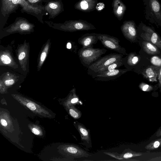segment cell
<instances>
[{
	"label": "cell",
	"mask_w": 161,
	"mask_h": 161,
	"mask_svg": "<svg viewBox=\"0 0 161 161\" xmlns=\"http://www.w3.org/2000/svg\"><path fill=\"white\" fill-rule=\"evenodd\" d=\"M123 55L119 53H111L100 58L87 68V73L91 76L100 69L106 67L115 62L121 60Z\"/></svg>",
	"instance_id": "6"
},
{
	"label": "cell",
	"mask_w": 161,
	"mask_h": 161,
	"mask_svg": "<svg viewBox=\"0 0 161 161\" xmlns=\"http://www.w3.org/2000/svg\"><path fill=\"white\" fill-rule=\"evenodd\" d=\"M121 60L127 69H130V68L134 66L137 63L139 58L135 53H131L125 57L122 58Z\"/></svg>",
	"instance_id": "21"
},
{
	"label": "cell",
	"mask_w": 161,
	"mask_h": 161,
	"mask_svg": "<svg viewBox=\"0 0 161 161\" xmlns=\"http://www.w3.org/2000/svg\"><path fill=\"white\" fill-rule=\"evenodd\" d=\"M30 4L36 6L44 7L42 4V0H26Z\"/></svg>",
	"instance_id": "30"
},
{
	"label": "cell",
	"mask_w": 161,
	"mask_h": 161,
	"mask_svg": "<svg viewBox=\"0 0 161 161\" xmlns=\"http://www.w3.org/2000/svg\"><path fill=\"white\" fill-rule=\"evenodd\" d=\"M161 146V137L152 141L145 148L148 150H155Z\"/></svg>",
	"instance_id": "25"
},
{
	"label": "cell",
	"mask_w": 161,
	"mask_h": 161,
	"mask_svg": "<svg viewBox=\"0 0 161 161\" xmlns=\"http://www.w3.org/2000/svg\"><path fill=\"white\" fill-rule=\"evenodd\" d=\"M69 111L70 115L75 119H79L82 116L80 111L73 106L70 107Z\"/></svg>",
	"instance_id": "26"
},
{
	"label": "cell",
	"mask_w": 161,
	"mask_h": 161,
	"mask_svg": "<svg viewBox=\"0 0 161 161\" xmlns=\"http://www.w3.org/2000/svg\"><path fill=\"white\" fill-rule=\"evenodd\" d=\"M45 22L54 29L64 31L73 32L96 29L91 23L81 19L67 20L63 23H54L48 21H45Z\"/></svg>",
	"instance_id": "2"
},
{
	"label": "cell",
	"mask_w": 161,
	"mask_h": 161,
	"mask_svg": "<svg viewBox=\"0 0 161 161\" xmlns=\"http://www.w3.org/2000/svg\"><path fill=\"white\" fill-rule=\"evenodd\" d=\"M158 79L159 83L161 85V67L160 68L159 72L158 75Z\"/></svg>",
	"instance_id": "36"
},
{
	"label": "cell",
	"mask_w": 161,
	"mask_h": 161,
	"mask_svg": "<svg viewBox=\"0 0 161 161\" xmlns=\"http://www.w3.org/2000/svg\"><path fill=\"white\" fill-rule=\"evenodd\" d=\"M66 47L68 49L76 53L78 47L74 42L69 41L66 44Z\"/></svg>",
	"instance_id": "27"
},
{
	"label": "cell",
	"mask_w": 161,
	"mask_h": 161,
	"mask_svg": "<svg viewBox=\"0 0 161 161\" xmlns=\"http://www.w3.org/2000/svg\"><path fill=\"white\" fill-rule=\"evenodd\" d=\"M29 51V43L25 41L24 43L19 46L17 49V54L19 64L23 70L26 71L28 60Z\"/></svg>",
	"instance_id": "12"
},
{
	"label": "cell",
	"mask_w": 161,
	"mask_h": 161,
	"mask_svg": "<svg viewBox=\"0 0 161 161\" xmlns=\"http://www.w3.org/2000/svg\"><path fill=\"white\" fill-rule=\"evenodd\" d=\"M137 28L142 38L161 49V39L153 28L147 25L141 21Z\"/></svg>",
	"instance_id": "7"
},
{
	"label": "cell",
	"mask_w": 161,
	"mask_h": 161,
	"mask_svg": "<svg viewBox=\"0 0 161 161\" xmlns=\"http://www.w3.org/2000/svg\"><path fill=\"white\" fill-rule=\"evenodd\" d=\"M51 46V41L48 40L43 46L40 52L38 60L37 71L41 69L47 57Z\"/></svg>",
	"instance_id": "19"
},
{
	"label": "cell",
	"mask_w": 161,
	"mask_h": 161,
	"mask_svg": "<svg viewBox=\"0 0 161 161\" xmlns=\"http://www.w3.org/2000/svg\"><path fill=\"white\" fill-rule=\"evenodd\" d=\"M139 87L141 90L144 92H150L153 89L152 86L144 83H140Z\"/></svg>",
	"instance_id": "29"
},
{
	"label": "cell",
	"mask_w": 161,
	"mask_h": 161,
	"mask_svg": "<svg viewBox=\"0 0 161 161\" xmlns=\"http://www.w3.org/2000/svg\"><path fill=\"white\" fill-rule=\"evenodd\" d=\"M0 121L2 125L6 126L7 125V123L5 120L2 119H1Z\"/></svg>",
	"instance_id": "34"
},
{
	"label": "cell",
	"mask_w": 161,
	"mask_h": 161,
	"mask_svg": "<svg viewBox=\"0 0 161 161\" xmlns=\"http://www.w3.org/2000/svg\"><path fill=\"white\" fill-rule=\"evenodd\" d=\"M130 70V69H116L111 71H106L100 72L96 75L93 78L95 80L101 81H108L113 80Z\"/></svg>",
	"instance_id": "11"
},
{
	"label": "cell",
	"mask_w": 161,
	"mask_h": 161,
	"mask_svg": "<svg viewBox=\"0 0 161 161\" xmlns=\"http://www.w3.org/2000/svg\"><path fill=\"white\" fill-rule=\"evenodd\" d=\"M123 65H124V64L121 59L120 61L115 62L106 67H103L100 69L92 77L93 78L96 75L100 72L103 71H112L118 69Z\"/></svg>",
	"instance_id": "24"
},
{
	"label": "cell",
	"mask_w": 161,
	"mask_h": 161,
	"mask_svg": "<svg viewBox=\"0 0 161 161\" xmlns=\"http://www.w3.org/2000/svg\"><path fill=\"white\" fill-rule=\"evenodd\" d=\"M97 0H80L74 5L75 9L85 12H89L96 9Z\"/></svg>",
	"instance_id": "15"
},
{
	"label": "cell",
	"mask_w": 161,
	"mask_h": 161,
	"mask_svg": "<svg viewBox=\"0 0 161 161\" xmlns=\"http://www.w3.org/2000/svg\"><path fill=\"white\" fill-rule=\"evenodd\" d=\"M1 12L4 17L15 12L20 6L22 13L33 15L43 23V16L46 14L44 7L32 5L26 0H1Z\"/></svg>",
	"instance_id": "1"
},
{
	"label": "cell",
	"mask_w": 161,
	"mask_h": 161,
	"mask_svg": "<svg viewBox=\"0 0 161 161\" xmlns=\"http://www.w3.org/2000/svg\"><path fill=\"white\" fill-rule=\"evenodd\" d=\"M120 29L124 36L127 39L132 42L136 40L137 31L134 20H126L123 22Z\"/></svg>",
	"instance_id": "9"
},
{
	"label": "cell",
	"mask_w": 161,
	"mask_h": 161,
	"mask_svg": "<svg viewBox=\"0 0 161 161\" xmlns=\"http://www.w3.org/2000/svg\"><path fill=\"white\" fill-rule=\"evenodd\" d=\"M145 19L161 27V4L158 0H143Z\"/></svg>",
	"instance_id": "3"
},
{
	"label": "cell",
	"mask_w": 161,
	"mask_h": 161,
	"mask_svg": "<svg viewBox=\"0 0 161 161\" xmlns=\"http://www.w3.org/2000/svg\"><path fill=\"white\" fill-rule=\"evenodd\" d=\"M26 106L30 110L32 111H34L36 109L35 105L32 103L28 102L26 104Z\"/></svg>",
	"instance_id": "32"
},
{
	"label": "cell",
	"mask_w": 161,
	"mask_h": 161,
	"mask_svg": "<svg viewBox=\"0 0 161 161\" xmlns=\"http://www.w3.org/2000/svg\"><path fill=\"white\" fill-rule=\"evenodd\" d=\"M32 132L35 134L38 135L40 134V131L35 128H33L32 129Z\"/></svg>",
	"instance_id": "33"
},
{
	"label": "cell",
	"mask_w": 161,
	"mask_h": 161,
	"mask_svg": "<svg viewBox=\"0 0 161 161\" xmlns=\"http://www.w3.org/2000/svg\"><path fill=\"white\" fill-rule=\"evenodd\" d=\"M98 37L99 40L104 47L123 55L125 54V50L120 45V41L118 38L107 34L100 33L98 34Z\"/></svg>",
	"instance_id": "8"
},
{
	"label": "cell",
	"mask_w": 161,
	"mask_h": 161,
	"mask_svg": "<svg viewBox=\"0 0 161 161\" xmlns=\"http://www.w3.org/2000/svg\"><path fill=\"white\" fill-rule=\"evenodd\" d=\"M34 27V24L29 22L27 19L19 17H17L14 23L4 28L3 30L7 34L16 33L25 34L33 32Z\"/></svg>",
	"instance_id": "5"
},
{
	"label": "cell",
	"mask_w": 161,
	"mask_h": 161,
	"mask_svg": "<svg viewBox=\"0 0 161 161\" xmlns=\"http://www.w3.org/2000/svg\"><path fill=\"white\" fill-rule=\"evenodd\" d=\"M6 86H10L14 85L18 80V77L13 74L7 72L1 79Z\"/></svg>",
	"instance_id": "23"
},
{
	"label": "cell",
	"mask_w": 161,
	"mask_h": 161,
	"mask_svg": "<svg viewBox=\"0 0 161 161\" xmlns=\"http://www.w3.org/2000/svg\"><path fill=\"white\" fill-rule=\"evenodd\" d=\"M98 40V33H93L83 35L78 39V42L82 45V48H86L93 47Z\"/></svg>",
	"instance_id": "14"
},
{
	"label": "cell",
	"mask_w": 161,
	"mask_h": 161,
	"mask_svg": "<svg viewBox=\"0 0 161 161\" xmlns=\"http://www.w3.org/2000/svg\"><path fill=\"white\" fill-rule=\"evenodd\" d=\"M104 153L118 160L121 161L128 160V159L140 156L142 155L140 153L134 152L129 149H126L121 153H119L116 152H104Z\"/></svg>",
	"instance_id": "16"
},
{
	"label": "cell",
	"mask_w": 161,
	"mask_h": 161,
	"mask_svg": "<svg viewBox=\"0 0 161 161\" xmlns=\"http://www.w3.org/2000/svg\"><path fill=\"white\" fill-rule=\"evenodd\" d=\"M74 125L79 132L81 137V142L79 144L87 148L92 147L90 130L83 124L78 121L74 123Z\"/></svg>",
	"instance_id": "13"
},
{
	"label": "cell",
	"mask_w": 161,
	"mask_h": 161,
	"mask_svg": "<svg viewBox=\"0 0 161 161\" xmlns=\"http://www.w3.org/2000/svg\"><path fill=\"white\" fill-rule=\"evenodd\" d=\"M156 136L157 137H159L161 136V126L157 130Z\"/></svg>",
	"instance_id": "35"
},
{
	"label": "cell",
	"mask_w": 161,
	"mask_h": 161,
	"mask_svg": "<svg viewBox=\"0 0 161 161\" xmlns=\"http://www.w3.org/2000/svg\"><path fill=\"white\" fill-rule=\"evenodd\" d=\"M107 51L104 48L81 47L78 50V53L81 64L84 66L88 68Z\"/></svg>",
	"instance_id": "4"
},
{
	"label": "cell",
	"mask_w": 161,
	"mask_h": 161,
	"mask_svg": "<svg viewBox=\"0 0 161 161\" xmlns=\"http://www.w3.org/2000/svg\"><path fill=\"white\" fill-rule=\"evenodd\" d=\"M0 65L9 66L14 69L18 67V65L13 58L12 55L8 50L0 51Z\"/></svg>",
	"instance_id": "17"
},
{
	"label": "cell",
	"mask_w": 161,
	"mask_h": 161,
	"mask_svg": "<svg viewBox=\"0 0 161 161\" xmlns=\"http://www.w3.org/2000/svg\"></svg>",
	"instance_id": "38"
},
{
	"label": "cell",
	"mask_w": 161,
	"mask_h": 161,
	"mask_svg": "<svg viewBox=\"0 0 161 161\" xmlns=\"http://www.w3.org/2000/svg\"><path fill=\"white\" fill-rule=\"evenodd\" d=\"M58 0H42L43 1L44 3H47V2L52 1H57Z\"/></svg>",
	"instance_id": "37"
},
{
	"label": "cell",
	"mask_w": 161,
	"mask_h": 161,
	"mask_svg": "<svg viewBox=\"0 0 161 161\" xmlns=\"http://www.w3.org/2000/svg\"><path fill=\"white\" fill-rule=\"evenodd\" d=\"M160 69L159 67L150 66L147 68L143 72L144 76L149 81H157V78Z\"/></svg>",
	"instance_id": "20"
},
{
	"label": "cell",
	"mask_w": 161,
	"mask_h": 161,
	"mask_svg": "<svg viewBox=\"0 0 161 161\" xmlns=\"http://www.w3.org/2000/svg\"><path fill=\"white\" fill-rule=\"evenodd\" d=\"M142 46L144 51L149 54H155L159 53V51L154 45L147 41H143Z\"/></svg>",
	"instance_id": "22"
},
{
	"label": "cell",
	"mask_w": 161,
	"mask_h": 161,
	"mask_svg": "<svg viewBox=\"0 0 161 161\" xmlns=\"http://www.w3.org/2000/svg\"><path fill=\"white\" fill-rule=\"evenodd\" d=\"M151 64L154 66H161V59L157 56H154L151 58L150 60Z\"/></svg>",
	"instance_id": "28"
},
{
	"label": "cell",
	"mask_w": 161,
	"mask_h": 161,
	"mask_svg": "<svg viewBox=\"0 0 161 161\" xmlns=\"http://www.w3.org/2000/svg\"><path fill=\"white\" fill-rule=\"evenodd\" d=\"M112 7L114 15L121 21L126 10V5L121 0H113Z\"/></svg>",
	"instance_id": "18"
},
{
	"label": "cell",
	"mask_w": 161,
	"mask_h": 161,
	"mask_svg": "<svg viewBox=\"0 0 161 161\" xmlns=\"http://www.w3.org/2000/svg\"><path fill=\"white\" fill-rule=\"evenodd\" d=\"M105 7V5L103 2L98 3L96 6V9L98 12L102 11Z\"/></svg>",
	"instance_id": "31"
},
{
	"label": "cell",
	"mask_w": 161,
	"mask_h": 161,
	"mask_svg": "<svg viewBox=\"0 0 161 161\" xmlns=\"http://www.w3.org/2000/svg\"><path fill=\"white\" fill-rule=\"evenodd\" d=\"M44 7L46 13L49 15L48 19L54 18L64 11L61 0L47 2Z\"/></svg>",
	"instance_id": "10"
}]
</instances>
